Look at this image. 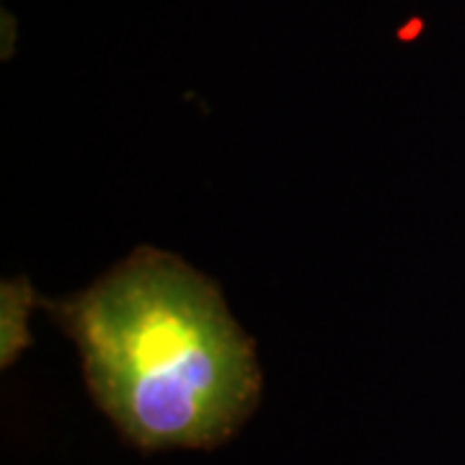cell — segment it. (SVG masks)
I'll return each mask as SVG.
<instances>
[{
	"mask_svg": "<svg viewBox=\"0 0 465 465\" xmlns=\"http://www.w3.org/2000/svg\"><path fill=\"white\" fill-rule=\"evenodd\" d=\"M50 313L94 401L140 450L217 448L262 399L253 341L217 284L166 251H133Z\"/></svg>",
	"mask_w": 465,
	"mask_h": 465,
	"instance_id": "1",
	"label": "cell"
}]
</instances>
